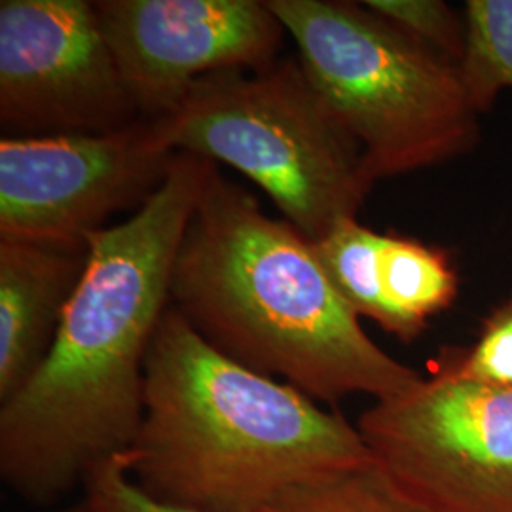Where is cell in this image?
I'll return each instance as SVG.
<instances>
[{"instance_id": "277c9868", "label": "cell", "mask_w": 512, "mask_h": 512, "mask_svg": "<svg viewBox=\"0 0 512 512\" xmlns=\"http://www.w3.org/2000/svg\"><path fill=\"white\" fill-rule=\"evenodd\" d=\"M315 92L363 150L366 175L452 162L480 137L458 65L363 2L268 0Z\"/></svg>"}, {"instance_id": "52a82bcc", "label": "cell", "mask_w": 512, "mask_h": 512, "mask_svg": "<svg viewBox=\"0 0 512 512\" xmlns=\"http://www.w3.org/2000/svg\"><path fill=\"white\" fill-rule=\"evenodd\" d=\"M175 154L139 120L110 133L0 139V239L84 247L122 211H139Z\"/></svg>"}, {"instance_id": "9c48e42d", "label": "cell", "mask_w": 512, "mask_h": 512, "mask_svg": "<svg viewBox=\"0 0 512 512\" xmlns=\"http://www.w3.org/2000/svg\"><path fill=\"white\" fill-rule=\"evenodd\" d=\"M95 12L147 122L177 109L203 76L272 65L289 37L268 0H99Z\"/></svg>"}, {"instance_id": "ba28073f", "label": "cell", "mask_w": 512, "mask_h": 512, "mask_svg": "<svg viewBox=\"0 0 512 512\" xmlns=\"http://www.w3.org/2000/svg\"><path fill=\"white\" fill-rule=\"evenodd\" d=\"M143 120L95 2H0V128L12 137L110 133Z\"/></svg>"}, {"instance_id": "2e32d148", "label": "cell", "mask_w": 512, "mask_h": 512, "mask_svg": "<svg viewBox=\"0 0 512 512\" xmlns=\"http://www.w3.org/2000/svg\"><path fill=\"white\" fill-rule=\"evenodd\" d=\"M82 488L93 512H184L156 503L135 484L129 452L93 469Z\"/></svg>"}, {"instance_id": "e0dca14e", "label": "cell", "mask_w": 512, "mask_h": 512, "mask_svg": "<svg viewBox=\"0 0 512 512\" xmlns=\"http://www.w3.org/2000/svg\"><path fill=\"white\" fill-rule=\"evenodd\" d=\"M55 512H93L92 507L86 503V501H82L80 505H74V507H69V509H63V511H55Z\"/></svg>"}, {"instance_id": "7c38bea8", "label": "cell", "mask_w": 512, "mask_h": 512, "mask_svg": "<svg viewBox=\"0 0 512 512\" xmlns=\"http://www.w3.org/2000/svg\"><path fill=\"white\" fill-rule=\"evenodd\" d=\"M463 21L459 76L471 105L482 114L499 93L512 90V0H469Z\"/></svg>"}, {"instance_id": "9a60e30c", "label": "cell", "mask_w": 512, "mask_h": 512, "mask_svg": "<svg viewBox=\"0 0 512 512\" xmlns=\"http://www.w3.org/2000/svg\"><path fill=\"white\" fill-rule=\"evenodd\" d=\"M448 361L471 380L512 389V294L484 321L475 346Z\"/></svg>"}, {"instance_id": "7a4b0ae2", "label": "cell", "mask_w": 512, "mask_h": 512, "mask_svg": "<svg viewBox=\"0 0 512 512\" xmlns=\"http://www.w3.org/2000/svg\"><path fill=\"white\" fill-rule=\"evenodd\" d=\"M169 300L209 346L317 403L384 401L423 380L372 342L310 239L219 167L184 230Z\"/></svg>"}, {"instance_id": "3957f363", "label": "cell", "mask_w": 512, "mask_h": 512, "mask_svg": "<svg viewBox=\"0 0 512 512\" xmlns=\"http://www.w3.org/2000/svg\"><path fill=\"white\" fill-rule=\"evenodd\" d=\"M372 458L357 425L209 346L173 306L152 338L129 473L184 512H258Z\"/></svg>"}, {"instance_id": "6da1fadb", "label": "cell", "mask_w": 512, "mask_h": 512, "mask_svg": "<svg viewBox=\"0 0 512 512\" xmlns=\"http://www.w3.org/2000/svg\"><path fill=\"white\" fill-rule=\"evenodd\" d=\"M215 169L177 152L139 211L88 239V266L54 346L0 403V478L23 501L55 505L131 450L143 421L148 349L171 306L173 264Z\"/></svg>"}, {"instance_id": "30bf717a", "label": "cell", "mask_w": 512, "mask_h": 512, "mask_svg": "<svg viewBox=\"0 0 512 512\" xmlns=\"http://www.w3.org/2000/svg\"><path fill=\"white\" fill-rule=\"evenodd\" d=\"M311 243L332 287L355 315L406 344L458 298L450 255L420 239L378 234L353 219Z\"/></svg>"}, {"instance_id": "8fae6325", "label": "cell", "mask_w": 512, "mask_h": 512, "mask_svg": "<svg viewBox=\"0 0 512 512\" xmlns=\"http://www.w3.org/2000/svg\"><path fill=\"white\" fill-rule=\"evenodd\" d=\"M88 255V245L0 239V403L48 357Z\"/></svg>"}, {"instance_id": "8992f818", "label": "cell", "mask_w": 512, "mask_h": 512, "mask_svg": "<svg viewBox=\"0 0 512 512\" xmlns=\"http://www.w3.org/2000/svg\"><path fill=\"white\" fill-rule=\"evenodd\" d=\"M357 429L372 463L425 511L512 512L509 387L471 380L446 359L372 404Z\"/></svg>"}, {"instance_id": "5b68a950", "label": "cell", "mask_w": 512, "mask_h": 512, "mask_svg": "<svg viewBox=\"0 0 512 512\" xmlns=\"http://www.w3.org/2000/svg\"><path fill=\"white\" fill-rule=\"evenodd\" d=\"M169 152L226 164L260 186L285 220L319 241L357 219L374 183L363 150L315 92L296 57L200 78L150 122Z\"/></svg>"}, {"instance_id": "4fadbf2b", "label": "cell", "mask_w": 512, "mask_h": 512, "mask_svg": "<svg viewBox=\"0 0 512 512\" xmlns=\"http://www.w3.org/2000/svg\"><path fill=\"white\" fill-rule=\"evenodd\" d=\"M258 512H429L370 461L279 495Z\"/></svg>"}, {"instance_id": "5bb4252c", "label": "cell", "mask_w": 512, "mask_h": 512, "mask_svg": "<svg viewBox=\"0 0 512 512\" xmlns=\"http://www.w3.org/2000/svg\"><path fill=\"white\" fill-rule=\"evenodd\" d=\"M366 8L391 21L459 65L465 50V21L442 0H365Z\"/></svg>"}]
</instances>
